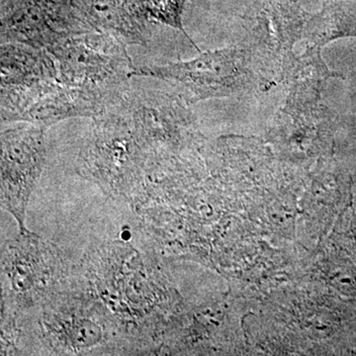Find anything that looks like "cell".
Wrapping results in <instances>:
<instances>
[{"label": "cell", "instance_id": "cell-7", "mask_svg": "<svg viewBox=\"0 0 356 356\" xmlns=\"http://www.w3.org/2000/svg\"><path fill=\"white\" fill-rule=\"evenodd\" d=\"M188 104L175 91L130 88L115 107L127 117L149 163L172 159L193 131Z\"/></svg>", "mask_w": 356, "mask_h": 356}, {"label": "cell", "instance_id": "cell-9", "mask_svg": "<svg viewBox=\"0 0 356 356\" xmlns=\"http://www.w3.org/2000/svg\"><path fill=\"white\" fill-rule=\"evenodd\" d=\"M245 19L250 55L262 79H284L295 58L293 47L304 36L307 14L292 0H254Z\"/></svg>", "mask_w": 356, "mask_h": 356}, {"label": "cell", "instance_id": "cell-13", "mask_svg": "<svg viewBox=\"0 0 356 356\" xmlns=\"http://www.w3.org/2000/svg\"><path fill=\"white\" fill-rule=\"evenodd\" d=\"M304 37L321 48L334 40L356 37L355 4L337 2L325 6L320 13L308 18Z\"/></svg>", "mask_w": 356, "mask_h": 356}, {"label": "cell", "instance_id": "cell-11", "mask_svg": "<svg viewBox=\"0 0 356 356\" xmlns=\"http://www.w3.org/2000/svg\"><path fill=\"white\" fill-rule=\"evenodd\" d=\"M56 81L57 65L48 51L16 42L1 44V86L34 88Z\"/></svg>", "mask_w": 356, "mask_h": 356}, {"label": "cell", "instance_id": "cell-5", "mask_svg": "<svg viewBox=\"0 0 356 356\" xmlns=\"http://www.w3.org/2000/svg\"><path fill=\"white\" fill-rule=\"evenodd\" d=\"M126 46L112 35L92 31L62 40L47 51L60 83L121 97L131 88L135 70Z\"/></svg>", "mask_w": 356, "mask_h": 356}, {"label": "cell", "instance_id": "cell-14", "mask_svg": "<svg viewBox=\"0 0 356 356\" xmlns=\"http://www.w3.org/2000/svg\"><path fill=\"white\" fill-rule=\"evenodd\" d=\"M184 2V0H139L138 7L142 18L146 17L147 20L156 21L182 32L195 46L182 26Z\"/></svg>", "mask_w": 356, "mask_h": 356}, {"label": "cell", "instance_id": "cell-12", "mask_svg": "<svg viewBox=\"0 0 356 356\" xmlns=\"http://www.w3.org/2000/svg\"><path fill=\"white\" fill-rule=\"evenodd\" d=\"M341 74L331 72L325 65L321 47L312 46L298 58H294L287 70V106L307 107L318 104L325 84L331 77Z\"/></svg>", "mask_w": 356, "mask_h": 356}, {"label": "cell", "instance_id": "cell-8", "mask_svg": "<svg viewBox=\"0 0 356 356\" xmlns=\"http://www.w3.org/2000/svg\"><path fill=\"white\" fill-rule=\"evenodd\" d=\"M47 127L20 122L1 132L2 209L25 229L26 213L47 159Z\"/></svg>", "mask_w": 356, "mask_h": 356}, {"label": "cell", "instance_id": "cell-4", "mask_svg": "<svg viewBox=\"0 0 356 356\" xmlns=\"http://www.w3.org/2000/svg\"><path fill=\"white\" fill-rule=\"evenodd\" d=\"M74 268L62 250L28 229L1 247V310L29 313L70 284Z\"/></svg>", "mask_w": 356, "mask_h": 356}, {"label": "cell", "instance_id": "cell-2", "mask_svg": "<svg viewBox=\"0 0 356 356\" xmlns=\"http://www.w3.org/2000/svg\"><path fill=\"white\" fill-rule=\"evenodd\" d=\"M31 312L42 355H133L127 337L112 316L77 286L72 276L67 287Z\"/></svg>", "mask_w": 356, "mask_h": 356}, {"label": "cell", "instance_id": "cell-10", "mask_svg": "<svg viewBox=\"0 0 356 356\" xmlns=\"http://www.w3.org/2000/svg\"><path fill=\"white\" fill-rule=\"evenodd\" d=\"M121 97L102 91L76 88L57 81L44 89L26 110L20 122L50 127L58 122L76 117H95L106 113Z\"/></svg>", "mask_w": 356, "mask_h": 356}, {"label": "cell", "instance_id": "cell-1", "mask_svg": "<svg viewBox=\"0 0 356 356\" xmlns=\"http://www.w3.org/2000/svg\"><path fill=\"white\" fill-rule=\"evenodd\" d=\"M72 280L106 309L133 355H158L173 298L156 254L125 241L104 243L74 267Z\"/></svg>", "mask_w": 356, "mask_h": 356}, {"label": "cell", "instance_id": "cell-6", "mask_svg": "<svg viewBox=\"0 0 356 356\" xmlns=\"http://www.w3.org/2000/svg\"><path fill=\"white\" fill-rule=\"evenodd\" d=\"M250 50L233 48L201 53L187 62L135 67L132 76L166 81L189 104L228 97L248 89L252 81Z\"/></svg>", "mask_w": 356, "mask_h": 356}, {"label": "cell", "instance_id": "cell-3", "mask_svg": "<svg viewBox=\"0 0 356 356\" xmlns=\"http://www.w3.org/2000/svg\"><path fill=\"white\" fill-rule=\"evenodd\" d=\"M92 119L76 156V172L109 197L131 204L146 175V152L117 107Z\"/></svg>", "mask_w": 356, "mask_h": 356}]
</instances>
